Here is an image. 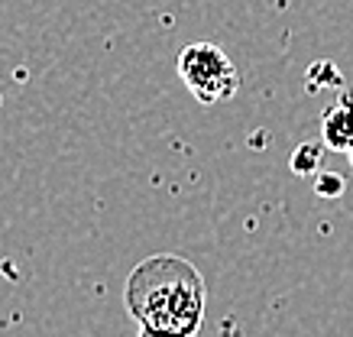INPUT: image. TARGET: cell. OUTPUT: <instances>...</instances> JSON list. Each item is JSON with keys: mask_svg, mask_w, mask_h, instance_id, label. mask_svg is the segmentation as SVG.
<instances>
[{"mask_svg": "<svg viewBox=\"0 0 353 337\" xmlns=\"http://www.w3.org/2000/svg\"><path fill=\"white\" fill-rule=\"evenodd\" d=\"M318 156H321V150L314 146V143H305V146H299V150L292 152V169L301 175H308L318 169Z\"/></svg>", "mask_w": 353, "mask_h": 337, "instance_id": "277c9868", "label": "cell"}, {"mask_svg": "<svg viewBox=\"0 0 353 337\" xmlns=\"http://www.w3.org/2000/svg\"><path fill=\"white\" fill-rule=\"evenodd\" d=\"M179 78L201 104H224L240 91V75L221 45L192 43L179 55Z\"/></svg>", "mask_w": 353, "mask_h": 337, "instance_id": "7a4b0ae2", "label": "cell"}, {"mask_svg": "<svg viewBox=\"0 0 353 337\" xmlns=\"http://www.w3.org/2000/svg\"><path fill=\"white\" fill-rule=\"evenodd\" d=\"M204 276L175 253L143 260L123 289L139 337H194L204 321Z\"/></svg>", "mask_w": 353, "mask_h": 337, "instance_id": "6da1fadb", "label": "cell"}, {"mask_svg": "<svg viewBox=\"0 0 353 337\" xmlns=\"http://www.w3.org/2000/svg\"><path fill=\"white\" fill-rule=\"evenodd\" d=\"M318 195H341L343 192V182H341V175H318Z\"/></svg>", "mask_w": 353, "mask_h": 337, "instance_id": "5b68a950", "label": "cell"}, {"mask_svg": "<svg viewBox=\"0 0 353 337\" xmlns=\"http://www.w3.org/2000/svg\"><path fill=\"white\" fill-rule=\"evenodd\" d=\"M321 136L327 150L353 159V88H347L321 114Z\"/></svg>", "mask_w": 353, "mask_h": 337, "instance_id": "3957f363", "label": "cell"}]
</instances>
